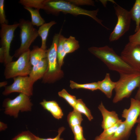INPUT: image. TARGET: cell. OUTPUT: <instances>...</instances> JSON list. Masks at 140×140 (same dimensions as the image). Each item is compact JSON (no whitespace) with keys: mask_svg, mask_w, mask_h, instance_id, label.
<instances>
[{"mask_svg":"<svg viewBox=\"0 0 140 140\" xmlns=\"http://www.w3.org/2000/svg\"><path fill=\"white\" fill-rule=\"evenodd\" d=\"M65 38L61 34V33L60 34L57 47L58 63L59 66L61 68L64 63V58L66 55L64 51L63 48V44Z\"/></svg>","mask_w":140,"mask_h":140,"instance_id":"obj_25","label":"cell"},{"mask_svg":"<svg viewBox=\"0 0 140 140\" xmlns=\"http://www.w3.org/2000/svg\"><path fill=\"white\" fill-rule=\"evenodd\" d=\"M13 79V83L5 87L3 95L7 96L12 93L18 92L30 97L33 95L34 82L29 76H17Z\"/></svg>","mask_w":140,"mask_h":140,"instance_id":"obj_9","label":"cell"},{"mask_svg":"<svg viewBox=\"0 0 140 140\" xmlns=\"http://www.w3.org/2000/svg\"><path fill=\"white\" fill-rule=\"evenodd\" d=\"M137 123H138V124H140V113L139 116L138 117V118L137 119Z\"/></svg>","mask_w":140,"mask_h":140,"instance_id":"obj_40","label":"cell"},{"mask_svg":"<svg viewBox=\"0 0 140 140\" xmlns=\"http://www.w3.org/2000/svg\"><path fill=\"white\" fill-rule=\"evenodd\" d=\"M65 129V128L63 127H61L59 128L58 131V135L54 138H44L36 136V140H64L63 139L60 138V136Z\"/></svg>","mask_w":140,"mask_h":140,"instance_id":"obj_34","label":"cell"},{"mask_svg":"<svg viewBox=\"0 0 140 140\" xmlns=\"http://www.w3.org/2000/svg\"><path fill=\"white\" fill-rule=\"evenodd\" d=\"M56 24L54 21H51L47 23H45L39 27L38 30L39 36L41 39V45L40 47L41 49L46 50V41L50 28L53 25Z\"/></svg>","mask_w":140,"mask_h":140,"instance_id":"obj_19","label":"cell"},{"mask_svg":"<svg viewBox=\"0 0 140 140\" xmlns=\"http://www.w3.org/2000/svg\"><path fill=\"white\" fill-rule=\"evenodd\" d=\"M114 8L117 20L109 36V39L111 42L118 39L129 30L131 19L129 11L117 4Z\"/></svg>","mask_w":140,"mask_h":140,"instance_id":"obj_8","label":"cell"},{"mask_svg":"<svg viewBox=\"0 0 140 140\" xmlns=\"http://www.w3.org/2000/svg\"><path fill=\"white\" fill-rule=\"evenodd\" d=\"M132 129L125 121H122L114 134L107 140H127L130 134Z\"/></svg>","mask_w":140,"mask_h":140,"instance_id":"obj_17","label":"cell"},{"mask_svg":"<svg viewBox=\"0 0 140 140\" xmlns=\"http://www.w3.org/2000/svg\"><path fill=\"white\" fill-rule=\"evenodd\" d=\"M36 136L29 131H25L19 134L11 140H36Z\"/></svg>","mask_w":140,"mask_h":140,"instance_id":"obj_29","label":"cell"},{"mask_svg":"<svg viewBox=\"0 0 140 140\" xmlns=\"http://www.w3.org/2000/svg\"><path fill=\"white\" fill-rule=\"evenodd\" d=\"M118 80L116 82L115 94L113 102L116 103L123 99L129 97L133 91L140 87V72L120 74Z\"/></svg>","mask_w":140,"mask_h":140,"instance_id":"obj_4","label":"cell"},{"mask_svg":"<svg viewBox=\"0 0 140 140\" xmlns=\"http://www.w3.org/2000/svg\"><path fill=\"white\" fill-rule=\"evenodd\" d=\"M8 128L7 124L4 123L0 122V131H2L5 130Z\"/></svg>","mask_w":140,"mask_h":140,"instance_id":"obj_36","label":"cell"},{"mask_svg":"<svg viewBox=\"0 0 140 140\" xmlns=\"http://www.w3.org/2000/svg\"><path fill=\"white\" fill-rule=\"evenodd\" d=\"M140 113V101L131 98L130 104L128 109H124L122 117L125 119L127 124L131 129L137 123Z\"/></svg>","mask_w":140,"mask_h":140,"instance_id":"obj_12","label":"cell"},{"mask_svg":"<svg viewBox=\"0 0 140 140\" xmlns=\"http://www.w3.org/2000/svg\"><path fill=\"white\" fill-rule=\"evenodd\" d=\"M122 121L121 120L115 124L105 129L99 136L104 138L107 139L112 136L115 133L118 127L121 124Z\"/></svg>","mask_w":140,"mask_h":140,"instance_id":"obj_28","label":"cell"},{"mask_svg":"<svg viewBox=\"0 0 140 140\" xmlns=\"http://www.w3.org/2000/svg\"><path fill=\"white\" fill-rule=\"evenodd\" d=\"M70 87L72 89H84L94 91L99 89V85L97 82L85 84H79L70 80Z\"/></svg>","mask_w":140,"mask_h":140,"instance_id":"obj_26","label":"cell"},{"mask_svg":"<svg viewBox=\"0 0 140 140\" xmlns=\"http://www.w3.org/2000/svg\"><path fill=\"white\" fill-rule=\"evenodd\" d=\"M120 56L133 69L140 72V45L129 42L125 46Z\"/></svg>","mask_w":140,"mask_h":140,"instance_id":"obj_11","label":"cell"},{"mask_svg":"<svg viewBox=\"0 0 140 140\" xmlns=\"http://www.w3.org/2000/svg\"><path fill=\"white\" fill-rule=\"evenodd\" d=\"M8 84V82L6 81H4L0 82V87H5Z\"/></svg>","mask_w":140,"mask_h":140,"instance_id":"obj_38","label":"cell"},{"mask_svg":"<svg viewBox=\"0 0 140 140\" xmlns=\"http://www.w3.org/2000/svg\"><path fill=\"white\" fill-rule=\"evenodd\" d=\"M129 42L140 45V27L135 34L129 36Z\"/></svg>","mask_w":140,"mask_h":140,"instance_id":"obj_33","label":"cell"},{"mask_svg":"<svg viewBox=\"0 0 140 140\" xmlns=\"http://www.w3.org/2000/svg\"><path fill=\"white\" fill-rule=\"evenodd\" d=\"M58 94L59 96L65 99L73 108L75 106L77 100L75 96L70 95L64 89L59 92Z\"/></svg>","mask_w":140,"mask_h":140,"instance_id":"obj_27","label":"cell"},{"mask_svg":"<svg viewBox=\"0 0 140 140\" xmlns=\"http://www.w3.org/2000/svg\"><path fill=\"white\" fill-rule=\"evenodd\" d=\"M74 136V140H86L83 134L82 127L81 125H77L71 128Z\"/></svg>","mask_w":140,"mask_h":140,"instance_id":"obj_30","label":"cell"},{"mask_svg":"<svg viewBox=\"0 0 140 140\" xmlns=\"http://www.w3.org/2000/svg\"><path fill=\"white\" fill-rule=\"evenodd\" d=\"M73 108L74 110L85 115L89 121H90L93 119V117L90 110L87 107L81 99H77L76 103Z\"/></svg>","mask_w":140,"mask_h":140,"instance_id":"obj_24","label":"cell"},{"mask_svg":"<svg viewBox=\"0 0 140 140\" xmlns=\"http://www.w3.org/2000/svg\"><path fill=\"white\" fill-rule=\"evenodd\" d=\"M68 1L77 6L80 5L95 6L94 1L91 0H68Z\"/></svg>","mask_w":140,"mask_h":140,"instance_id":"obj_31","label":"cell"},{"mask_svg":"<svg viewBox=\"0 0 140 140\" xmlns=\"http://www.w3.org/2000/svg\"><path fill=\"white\" fill-rule=\"evenodd\" d=\"M24 8L30 13L31 19V22L33 25L40 26L45 23L44 20L40 14L39 10L27 6H24Z\"/></svg>","mask_w":140,"mask_h":140,"instance_id":"obj_22","label":"cell"},{"mask_svg":"<svg viewBox=\"0 0 140 140\" xmlns=\"http://www.w3.org/2000/svg\"><path fill=\"white\" fill-rule=\"evenodd\" d=\"M61 31L60 30L59 33L54 34L52 45L47 50L48 67L42 78V82L44 83H53L61 79L64 75L63 72L58 65L57 51L59 37Z\"/></svg>","mask_w":140,"mask_h":140,"instance_id":"obj_3","label":"cell"},{"mask_svg":"<svg viewBox=\"0 0 140 140\" xmlns=\"http://www.w3.org/2000/svg\"><path fill=\"white\" fill-rule=\"evenodd\" d=\"M79 47V42L74 37L70 36L68 38H65L63 44V48L66 55L74 52Z\"/></svg>","mask_w":140,"mask_h":140,"instance_id":"obj_20","label":"cell"},{"mask_svg":"<svg viewBox=\"0 0 140 140\" xmlns=\"http://www.w3.org/2000/svg\"><path fill=\"white\" fill-rule=\"evenodd\" d=\"M19 25L17 23L11 25L4 24L1 25V48L4 53L5 65L12 61L14 56H11L10 54V45L14 37V32Z\"/></svg>","mask_w":140,"mask_h":140,"instance_id":"obj_10","label":"cell"},{"mask_svg":"<svg viewBox=\"0 0 140 140\" xmlns=\"http://www.w3.org/2000/svg\"><path fill=\"white\" fill-rule=\"evenodd\" d=\"M136 140H140V124H138L135 129Z\"/></svg>","mask_w":140,"mask_h":140,"instance_id":"obj_35","label":"cell"},{"mask_svg":"<svg viewBox=\"0 0 140 140\" xmlns=\"http://www.w3.org/2000/svg\"><path fill=\"white\" fill-rule=\"evenodd\" d=\"M88 50L102 61L110 70L116 71L119 74L139 72L127 64L121 56L118 55L112 48L108 46L100 47H91L88 48Z\"/></svg>","mask_w":140,"mask_h":140,"instance_id":"obj_2","label":"cell"},{"mask_svg":"<svg viewBox=\"0 0 140 140\" xmlns=\"http://www.w3.org/2000/svg\"><path fill=\"white\" fill-rule=\"evenodd\" d=\"M99 89L104 93L108 98H110L112 95V92L116 86V82L112 81L109 73L106 74L104 79L98 81Z\"/></svg>","mask_w":140,"mask_h":140,"instance_id":"obj_15","label":"cell"},{"mask_svg":"<svg viewBox=\"0 0 140 140\" xmlns=\"http://www.w3.org/2000/svg\"><path fill=\"white\" fill-rule=\"evenodd\" d=\"M40 9L47 13L57 15L60 12L74 15H83L89 16L105 28H108L102 24V20L97 17L99 9L89 10L81 8L70 3L68 0H41Z\"/></svg>","mask_w":140,"mask_h":140,"instance_id":"obj_1","label":"cell"},{"mask_svg":"<svg viewBox=\"0 0 140 140\" xmlns=\"http://www.w3.org/2000/svg\"><path fill=\"white\" fill-rule=\"evenodd\" d=\"M47 50H44L40 47L36 46L33 47L30 52V63L33 66L37 65L43 59L47 58Z\"/></svg>","mask_w":140,"mask_h":140,"instance_id":"obj_18","label":"cell"},{"mask_svg":"<svg viewBox=\"0 0 140 140\" xmlns=\"http://www.w3.org/2000/svg\"><path fill=\"white\" fill-rule=\"evenodd\" d=\"M131 19L135 22V32L140 27V0H136L132 7L129 11Z\"/></svg>","mask_w":140,"mask_h":140,"instance_id":"obj_21","label":"cell"},{"mask_svg":"<svg viewBox=\"0 0 140 140\" xmlns=\"http://www.w3.org/2000/svg\"><path fill=\"white\" fill-rule=\"evenodd\" d=\"M40 104L45 109L50 113L55 118L59 120L63 116L62 110L56 101H47L44 99Z\"/></svg>","mask_w":140,"mask_h":140,"instance_id":"obj_16","label":"cell"},{"mask_svg":"<svg viewBox=\"0 0 140 140\" xmlns=\"http://www.w3.org/2000/svg\"><path fill=\"white\" fill-rule=\"evenodd\" d=\"M83 120L81 114L74 110L67 116V120L71 128L76 125H81Z\"/></svg>","mask_w":140,"mask_h":140,"instance_id":"obj_23","label":"cell"},{"mask_svg":"<svg viewBox=\"0 0 140 140\" xmlns=\"http://www.w3.org/2000/svg\"><path fill=\"white\" fill-rule=\"evenodd\" d=\"M48 65V60L46 58L32 66L29 76L34 82L43 78L47 71Z\"/></svg>","mask_w":140,"mask_h":140,"instance_id":"obj_14","label":"cell"},{"mask_svg":"<svg viewBox=\"0 0 140 140\" xmlns=\"http://www.w3.org/2000/svg\"><path fill=\"white\" fill-rule=\"evenodd\" d=\"M134 98L136 100L140 101V87H139Z\"/></svg>","mask_w":140,"mask_h":140,"instance_id":"obj_37","label":"cell"},{"mask_svg":"<svg viewBox=\"0 0 140 140\" xmlns=\"http://www.w3.org/2000/svg\"><path fill=\"white\" fill-rule=\"evenodd\" d=\"M94 140H107V139L102 138L99 136H96Z\"/></svg>","mask_w":140,"mask_h":140,"instance_id":"obj_39","label":"cell"},{"mask_svg":"<svg viewBox=\"0 0 140 140\" xmlns=\"http://www.w3.org/2000/svg\"><path fill=\"white\" fill-rule=\"evenodd\" d=\"M30 97L22 93L19 94L14 99H5L2 106L4 108L5 114L10 116L17 118L19 112L30 111L33 104Z\"/></svg>","mask_w":140,"mask_h":140,"instance_id":"obj_7","label":"cell"},{"mask_svg":"<svg viewBox=\"0 0 140 140\" xmlns=\"http://www.w3.org/2000/svg\"><path fill=\"white\" fill-rule=\"evenodd\" d=\"M19 23L21 44L13 55L18 58L23 53L30 50V46L39 36L38 30L34 27L31 22L22 19L19 20Z\"/></svg>","mask_w":140,"mask_h":140,"instance_id":"obj_6","label":"cell"},{"mask_svg":"<svg viewBox=\"0 0 140 140\" xmlns=\"http://www.w3.org/2000/svg\"><path fill=\"white\" fill-rule=\"evenodd\" d=\"M30 51L23 53L16 61L5 65L4 75L6 79L29 75L32 67L30 61Z\"/></svg>","mask_w":140,"mask_h":140,"instance_id":"obj_5","label":"cell"},{"mask_svg":"<svg viewBox=\"0 0 140 140\" xmlns=\"http://www.w3.org/2000/svg\"><path fill=\"white\" fill-rule=\"evenodd\" d=\"M0 23L1 25L8 24V22L6 18L4 10V0H0Z\"/></svg>","mask_w":140,"mask_h":140,"instance_id":"obj_32","label":"cell"},{"mask_svg":"<svg viewBox=\"0 0 140 140\" xmlns=\"http://www.w3.org/2000/svg\"><path fill=\"white\" fill-rule=\"evenodd\" d=\"M103 117L101 126L104 130L116 124L120 120L118 115L115 111H109L104 107L101 102L98 107Z\"/></svg>","mask_w":140,"mask_h":140,"instance_id":"obj_13","label":"cell"}]
</instances>
